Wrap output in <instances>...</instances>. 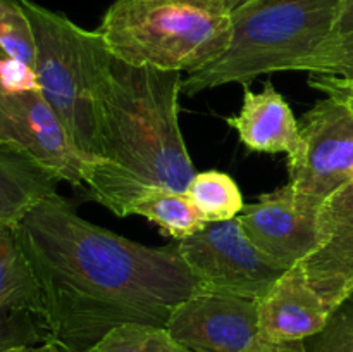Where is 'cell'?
Here are the masks:
<instances>
[{
  "label": "cell",
  "instance_id": "obj_1",
  "mask_svg": "<svg viewBox=\"0 0 353 352\" xmlns=\"http://www.w3.org/2000/svg\"><path fill=\"white\" fill-rule=\"evenodd\" d=\"M43 302L48 344L88 352L126 323L164 326L176 306L203 290L178 245L150 247L79 216L59 193L14 226Z\"/></svg>",
  "mask_w": 353,
  "mask_h": 352
},
{
  "label": "cell",
  "instance_id": "obj_2",
  "mask_svg": "<svg viewBox=\"0 0 353 352\" xmlns=\"http://www.w3.org/2000/svg\"><path fill=\"white\" fill-rule=\"evenodd\" d=\"M178 71L112 59L103 99L102 155L85 166V188L121 217L150 188L186 192L196 175L179 126Z\"/></svg>",
  "mask_w": 353,
  "mask_h": 352
},
{
  "label": "cell",
  "instance_id": "obj_3",
  "mask_svg": "<svg viewBox=\"0 0 353 352\" xmlns=\"http://www.w3.org/2000/svg\"><path fill=\"white\" fill-rule=\"evenodd\" d=\"M19 3L34 33L40 93L76 150L86 161H97L102 155L103 99L114 55L99 30H83L33 0Z\"/></svg>",
  "mask_w": 353,
  "mask_h": 352
},
{
  "label": "cell",
  "instance_id": "obj_4",
  "mask_svg": "<svg viewBox=\"0 0 353 352\" xmlns=\"http://www.w3.org/2000/svg\"><path fill=\"white\" fill-rule=\"evenodd\" d=\"M231 28L221 0H116L99 31L119 61L192 75L226 52Z\"/></svg>",
  "mask_w": 353,
  "mask_h": 352
},
{
  "label": "cell",
  "instance_id": "obj_5",
  "mask_svg": "<svg viewBox=\"0 0 353 352\" xmlns=\"http://www.w3.org/2000/svg\"><path fill=\"white\" fill-rule=\"evenodd\" d=\"M340 0H259L231 14L230 47L207 68L183 79L181 92L196 95L257 76L296 71L326 38Z\"/></svg>",
  "mask_w": 353,
  "mask_h": 352
},
{
  "label": "cell",
  "instance_id": "obj_6",
  "mask_svg": "<svg viewBox=\"0 0 353 352\" xmlns=\"http://www.w3.org/2000/svg\"><path fill=\"white\" fill-rule=\"evenodd\" d=\"M176 245L183 261L202 280L203 290L210 292L261 300L286 271L255 248L238 216L205 224L192 237L176 240Z\"/></svg>",
  "mask_w": 353,
  "mask_h": 352
},
{
  "label": "cell",
  "instance_id": "obj_7",
  "mask_svg": "<svg viewBox=\"0 0 353 352\" xmlns=\"http://www.w3.org/2000/svg\"><path fill=\"white\" fill-rule=\"evenodd\" d=\"M300 131L305 155L290 175V185L323 206L336 190L353 182V107L327 95L303 114Z\"/></svg>",
  "mask_w": 353,
  "mask_h": 352
},
{
  "label": "cell",
  "instance_id": "obj_8",
  "mask_svg": "<svg viewBox=\"0 0 353 352\" xmlns=\"http://www.w3.org/2000/svg\"><path fill=\"white\" fill-rule=\"evenodd\" d=\"M0 147L21 152L59 182L85 188L88 161L40 92L10 93L0 86Z\"/></svg>",
  "mask_w": 353,
  "mask_h": 352
},
{
  "label": "cell",
  "instance_id": "obj_9",
  "mask_svg": "<svg viewBox=\"0 0 353 352\" xmlns=\"http://www.w3.org/2000/svg\"><path fill=\"white\" fill-rule=\"evenodd\" d=\"M321 206L285 185L240 213L241 228L259 252L281 269L300 264L321 242Z\"/></svg>",
  "mask_w": 353,
  "mask_h": 352
},
{
  "label": "cell",
  "instance_id": "obj_10",
  "mask_svg": "<svg viewBox=\"0 0 353 352\" xmlns=\"http://www.w3.org/2000/svg\"><path fill=\"white\" fill-rule=\"evenodd\" d=\"M165 330L192 352H245L259 337V300L200 290L169 316Z\"/></svg>",
  "mask_w": 353,
  "mask_h": 352
},
{
  "label": "cell",
  "instance_id": "obj_11",
  "mask_svg": "<svg viewBox=\"0 0 353 352\" xmlns=\"http://www.w3.org/2000/svg\"><path fill=\"white\" fill-rule=\"evenodd\" d=\"M319 224V245L300 266L334 311L353 292V182L324 200Z\"/></svg>",
  "mask_w": 353,
  "mask_h": 352
},
{
  "label": "cell",
  "instance_id": "obj_12",
  "mask_svg": "<svg viewBox=\"0 0 353 352\" xmlns=\"http://www.w3.org/2000/svg\"><path fill=\"white\" fill-rule=\"evenodd\" d=\"M47 342L43 302L14 226L0 224V352Z\"/></svg>",
  "mask_w": 353,
  "mask_h": 352
},
{
  "label": "cell",
  "instance_id": "obj_13",
  "mask_svg": "<svg viewBox=\"0 0 353 352\" xmlns=\"http://www.w3.org/2000/svg\"><path fill=\"white\" fill-rule=\"evenodd\" d=\"M228 124L236 131L248 150L285 154L288 157L290 175L302 164L305 141L300 123L290 104L271 81H265L261 92H252L245 85L240 113L230 117Z\"/></svg>",
  "mask_w": 353,
  "mask_h": 352
},
{
  "label": "cell",
  "instance_id": "obj_14",
  "mask_svg": "<svg viewBox=\"0 0 353 352\" xmlns=\"http://www.w3.org/2000/svg\"><path fill=\"white\" fill-rule=\"evenodd\" d=\"M333 309L312 289L302 266L286 269L259 300L261 337L272 342L309 340L321 333Z\"/></svg>",
  "mask_w": 353,
  "mask_h": 352
},
{
  "label": "cell",
  "instance_id": "obj_15",
  "mask_svg": "<svg viewBox=\"0 0 353 352\" xmlns=\"http://www.w3.org/2000/svg\"><path fill=\"white\" fill-rule=\"evenodd\" d=\"M57 183L30 157L0 147V224L16 226L34 206L57 193Z\"/></svg>",
  "mask_w": 353,
  "mask_h": 352
},
{
  "label": "cell",
  "instance_id": "obj_16",
  "mask_svg": "<svg viewBox=\"0 0 353 352\" xmlns=\"http://www.w3.org/2000/svg\"><path fill=\"white\" fill-rule=\"evenodd\" d=\"M137 214L150 223L157 224L162 233L174 240L192 237L205 228V221L200 217L186 192L168 188H150L140 193L130 204L128 216Z\"/></svg>",
  "mask_w": 353,
  "mask_h": 352
},
{
  "label": "cell",
  "instance_id": "obj_17",
  "mask_svg": "<svg viewBox=\"0 0 353 352\" xmlns=\"http://www.w3.org/2000/svg\"><path fill=\"white\" fill-rule=\"evenodd\" d=\"M296 71L353 79V0H340L326 38L296 66Z\"/></svg>",
  "mask_w": 353,
  "mask_h": 352
},
{
  "label": "cell",
  "instance_id": "obj_18",
  "mask_svg": "<svg viewBox=\"0 0 353 352\" xmlns=\"http://www.w3.org/2000/svg\"><path fill=\"white\" fill-rule=\"evenodd\" d=\"M186 193L207 224L233 219L240 216L245 207L238 183L230 175L216 169L196 173Z\"/></svg>",
  "mask_w": 353,
  "mask_h": 352
},
{
  "label": "cell",
  "instance_id": "obj_19",
  "mask_svg": "<svg viewBox=\"0 0 353 352\" xmlns=\"http://www.w3.org/2000/svg\"><path fill=\"white\" fill-rule=\"evenodd\" d=\"M88 352H192L164 326L126 323L103 335Z\"/></svg>",
  "mask_w": 353,
  "mask_h": 352
},
{
  "label": "cell",
  "instance_id": "obj_20",
  "mask_svg": "<svg viewBox=\"0 0 353 352\" xmlns=\"http://www.w3.org/2000/svg\"><path fill=\"white\" fill-rule=\"evenodd\" d=\"M0 55L17 59L34 69V33L19 0H0Z\"/></svg>",
  "mask_w": 353,
  "mask_h": 352
},
{
  "label": "cell",
  "instance_id": "obj_21",
  "mask_svg": "<svg viewBox=\"0 0 353 352\" xmlns=\"http://www.w3.org/2000/svg\"><path fill=\"white\" fill-rule=\"evenodd\" d=\"M305 344L309 352H353V292L333 311L324 330Z\"/></svg>",
  "mask_w": 353,
  "mask_h": 352
},
{
  "label": "cell",
  "instance_id": "obj_22",
  "mask_svg": "<svg viewBox=\"0 0 353 352\" xmlns=\"http://www.w3.org/2000/svg\"><path fill=\"white\" fill-rule=\"evenodd\" d=\"M0 86L10 93L40 92V83L34 69L17 59L3 55H0Z\"/></svg>",
  "mask_w": 353,
  "mask_h": 352
},
{
  "label": "cell",
  "instance_id": "obj_23",
  "mask_svg": "<svg viewBox=\"0 0 353 352\" xmlns=\"http://www.w3.org/2000/svg\"><path fill=\"white\" fill-rule=\"evenodd\" d=\"M309 85L312 86V88L327 93V95H333V97H338V99L347 100V102L353 107V79H341V78H333V76L310 75Z\"/></svg>",
  "mask_w": 353,
  "mask_h": 352
},
{
  "label": "cell",
  "instance_id": "obj_24",
  "mask_svg": "<svg viewBox=\"0 0 353 352\" xmlns=\"http://www.w3.org/2000/svg\"><path fill=\"white\" fill-rule=\"evenodd\" d=\"M245 352H309L305 340L272 342L259 337Z\"/></svg>",
  "mask_w": 353,
  "mask_h": 352
},
{
  "label": "cell",
  "instance_id": "obj_25",
  "mask_svg": "<svg viewBox=\"0 0 353 352\" xmlns=\"http://www.w3.org/2000/svg\"><path fill=\"white\" fill-rule=\"evenodd\" d=\"M6 352H62L61 349L55 347L54 344H37V345H24V347H16V349H10V351Z\"/></svg>",
  "mask_w": 353,
  "mask_h": 352
},
{
  "label": "cell",
  "instance_id": "obj_26",
  "mask_svg": "<svg viewBox=\"0 0 353 352\" xmlns=\"http://www.w3.org/2000/svg\"><path fill=\"white\" fill-rule=\"evenodd\" d=\"M221 2L224 3V7H226L231 14H233L234 10L241 9V7L250 6V3H254V2H259V0H221Z\"/></svg>",
  "mask_w": 353,
  "mask_h": 352
}]
</instances>
